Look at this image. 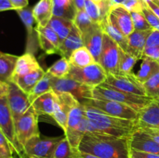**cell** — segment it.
Wrapping results in <instances>:
<instances>
[{"instance_id": "cell-23", "label": "cell", "mask_w": 159, "mask_h": 158, "mask_svg": "<svg viewBox=\"0 0 159 158\" xmlns=\"http://www.w3.org/2000/svg\"><path fill=\"white\" fill-rule=\"evenodd\" d=\"M40 68L41 67L39 64L34 54L30 52H26L23 55L19 57L12 77L24 76Z\"/></svg>"}, {"instance_id": "cell-18", "label": "cell", "mask_w": 159, "mask_h": 158, "mask_svg": "<svg viewBox=\"0 0 159 158\" xmlns=\"http://www.w3.org/2000/svg\"><path fill=\"white\" fill-rule=\"evenodd\" d=\"M130 150L159 155V144L141 129L135 130L129 138Z\"/></svg>"}, {"instance_id": "cell-8", "label": "cell", "mask_w": 159, "mask_h": 158, "mask_svg": "<svg viewBox=\"0 0 159 158\" xmlns=\"http://www.w3.org/2000/svg\"><path fill=\"white\" fill-rule=\"evenodd\" d=\"M84 105H88L105 112L110 116L115 117L122 118V119L137 120L138 117V112L134 109L131 107L124 104L102 99H89Z\"/></svg>"}, {"instance_id": "cell-32", "label": "cell", "mask_w": 159, "mask_h": 158, "mask_svg": "<svg viewBox=\"0 0 159 158\" xmlns=\"http://www.w3.org/2000/svg\"><path fill=\"white\" fill-rule=\"evenodd\" d=\"M52 77L53 75H51L50 73L47 72L45 73V74L43 75V77H42L40 80V81L35 85L34 88L32 89V91L28 94V98H29L30 102H32L35 100L36 99L39 97V96L42 95L44 93L48 92V91L52 90L51 88V84H52Z\"/></svg>"}, {"instance_id": "cell-21", "label": "cell", "mask_w": 159, "mask_h": 158, "mask_svg": "<svg viewBox=\"0 0 159 158\" xmlns=\"http://www.w3.org/2000/svg\"><path fill=\"white\" fill-rule=\"evenodd\" d=\"M58 96L53 90L39 96L32 102V106L38 116L47 115L52 117L54 114V105L57 101Z\"/></svg>"}, {"instance_id": "cell-44", "label": "cell", "mask_w": 159, "mask_h": 158, "mask_svg": "<svg viewBox=\"0 0 159 158\" xmlns=\"http://www.w3.org/2000/svg\"><path fill=\"white\" fill-rule=\"evenodd\" d=\"M153 46H159V31L155 29H152L151 31L145 44V48Z\"/></svg>"}, {"instance_id": "cell-24", "label": "cell", "mask_w": 159, "mask_h": 158, "mask_svg": "<svg viewBox=\"0 0 159 158\" xmlns=\"http://www.w3.org/2000/svg\"><path fill=\"white\" fill-rule=\"evenodd\" d=\"M33 13L37 26H48L53 16L52 0H40L33 8Z\"/></svg>"}, {"instance_id": "cell-49", "label": "cell", "mask_w": 159, "mask_h": 158, "mask_svg": "<svg viewBox=\"0 0 159 158\" xmlns=\"http://www.w3.org/2000/svg\"><path fill=\"white\" fill-rule=\"evenodd\" d=\"M148 6L151 9V10L159 18V5L157 4L153 0H144Z\"/></svg>"}, {"instance_id": "cell-47", "label": "cell", "mask_w": 159, "mask_h": 158, "mask_svg": "<svg viewBox=\"0 0 159 158\" xmlns=\"http://www.w3.org/2000/svg\"><path fill=\"white\" fill-rule=\"evenodd\" d=\"M159 144V129H141Z\"/></svg>"}, {"instance_id": "cell-36", "label": "cell", "mask_w": 159, "mask_h": 158, "mask_svg": "<svg viewBox=\"0 0 159 158\" xmlns=\"http://www.w3.org/2000/svg\"><path fill=\"white\" fill-rule=\"evenodd\" d=\"M138 59L120 49V74H129L132 72L134 66Z\"/></svg>"}, {"instance_id": "cell-19", "label": "cell", "mask_w": 159, "mask_h": 158, "mask_svg": "<svg viewBox=\"0 0 159 158\" xmlns=\"http://www.w3.org/2000/svg\"><path fill=\"white\" fill-rule=\"evenodd\" d=\"M152 30V29L144 31L134 30L131 34H130L127 37L128 45L127 53L135 57L138 60H142L146 41Z\"/></svg>"}, {"instance_id": "cell-30", "label": "cell", "mask_w": 159, "mask_h": 158, "mask_svg": "<svg viewBox=\"0 0 159 158\" xmlns=\"http://www.w3.org/2000/svg\"><path fill=\"white\" fill-rule=\"evenodd\" d=\"M69 63L78 68H85L92 64L96 63L94 57L85 46L75 50L70 56Z\"/></svg>"}, {"instance_id": "cell-14", "label": "cell", "mask_w": 159, "mask_h": 158, "mask_svg": "<svg viewBox=\"0 0 159 158\" xmlns=\"http://www.w3.org/2000/svg\"><path fill=\"white\" fill-rule=\"evenodd\" d=\"M58 99L54 105V114L52 118L54 119L56 123L63 130L67 131L68 126V118L69 112L75 105L79 103V101L72 95L67 92L58 93Z\"/></svg>"}, {"instance_id": "cell-35", "label": "cell", "mask_w": 159, "mask_h": 158, "mask_svg": "<svg viewBox=\"0 0 159 158\" xmlns=\"http://www.w3.org/2000/svg\"><path fill=\"white\" fill-rule=\"evenodd\" d=\"M79 150H75L65 137L59 142L54 152L52 158H75Z\"/></svg>"}, {"instance_id": "cell-22", "label": "cell", "mask_w": 159, "mask_h": 158, "mask_svg": "<svg viewBox=\"0 0 159 158\" xmlns=\"http://www.w3.org/2000/svg\"><path fill=\"white\" fill-rule=\"evenodd\" d=\"M16 11L26 28V32H27L26 52H30L34 54V43H35L34 42V33H36L35 29H34V24L36 21L34 13H33V8L27 6L23 9H16Z\"/></svg>"}, {"instance_id": "cell-50", "label": "cell", "mask_w": 159, "mask_h": 158, "mask_svg": "<svg viewBox=\"0 0 159 158\" xmlns=\"http://www.w3.org/2000/svg\"><path fill=\"white\" fill-rule=\"evenodd\" d=\"M7 10H16V9L9 0H0V12Z\"/></svg>"}, {"instance_id": "cell-4", "label": "cell", "mask_w": 159, "mask_h": 158, "mask_svg": "<svg viewBox=\"0 0 159 158\" xmlns=\"http://www.w3.org/2000/svg\"><path fill=\"white\" fill-rule=\"evenodd\" d=\"M65 136L47 137L40 135L33 136L23 147V153L28 157L52 158L54 152Z\"/></svg>"}, {"instance_id": "cell-10", "label": "cell", "mask_w": 159, "mask_h": 158, "mask_svg": "<svg viewBox=\"0 0 159 158\" xmlns=\"http://www.w3.org/2000/svg\"><path fill=\"white\" fill-rule=\"evenodd\" d=\"M38 115L31 105L30 108L15 122L17 140L22 147L33 136L40 135L38 129Z\"/></svg>"}, {"instance_id": "cell-55", "label": "cell", "mask_w": 159, "mask_h": 158, "mask_svg": "<svg viewBox=\"0 0 159 158\" xmlns=\"http://www.w3.org/2000/svg\"><path fill=\"white\" fill-rule=\"evenodd\" d=\"M92 1H93L94 2L97 3V4H99V5H100L101 2H102V0H92Z\"/></svg>"}, {"instance_id": "cell-6", "label": "cell", "mask_w": 159, "mask_h": 158, "mask_svg": "<svg viewBox=\"0 0 159 158\" xmlns=\"http://www.w3.org/2000/svg\"><path fill=\"white\" fill-rule=\"evenodd\" d=\"M107 74L99 63H94L85 68H78L71 65L70 71L66 77L71 78L78 82L96 87L104 83Z\"/></svg>"}, {"instance_id": "cell-5", "label": "cell", "mask_w": 159, "mask_h": 158, "mask_svg": "<svg viewBox=\"0 0 159 158\" xmlns=\"http://www.w3.org/2000/svg\"><path fill=\"white\" fill-rule=\"evenodd\" d=\"M51 88L57 94L67 92L72 94L80 103L83 105L86 101L93 98L94 87L84 85L68 77L57 78L53 76Z\"/></svg>"}, {"instance_id": "cell-61", "label": "cell", "mask_w": 159, "mask_h": 158, "mask_svg": "<svg viewBox=\"0 0 159 158\" xmlns=\"http://www.w3.org/2000/svg\"><path fill=\"white\" fill-rule=\"evenodd\" d=\"M153 1H154V0H153Z\"/></svg>"}, {"instance_id": "cell-42", "label": "cell", "mask_w": 159, "mask_h": 158, "mask_svg": "<svg viewBox=\"0 0 159 158\" xmlns=\"http://www.w3.org/2000/svg\"><path fill=\"white\" fill-rule=\"evenodd\" d=\"M141 12L144 14V17L148 22L149 25L152 26V29L159 31V18L151 10L150 8L146 5L145 2H144V6L143 7Z\"/></svg>"}, {"instance_id": "cell-31", "label": "cell", "mask_w": 159, "mask_h": 158, "mask_svg": "<svg viewBox=\"0 0 159 158\" xmlns=\"http://www.w3.org/2000/svg\"><path fill=\"white\" fill-rule=\"evenodd\" d=\"M159 72V62L148 57H142V64L136 74L138 80L143 84Z\"/></svg>"}, {"instance_id": "cell-16", "label": "cell", "mask_w": 159, "mask_h": 158, "mask_svg": "<svg viewBox=\"0 0 159 158\" xmlns=\"http://www.w3.org/2000/svg\"><path fill=\"white\" fill-rule=\"evenodd\" d=\"M39 46L47 54H59L60 40L58 36L49 26L35 27Z\"/></svg>"}, {"instance_id": "cell-2", "label": "cell", "mask_w": 159, "mask_h": 158, "mask_svg": "<svg viewBox=\"0 0 159 158\" xmlns=\"http://www.w3.org/2000/svg\"><path fill=\"white\" fill-rule=\"evenodd\" d=\"M85 116L89 119L87 131L106 133L118 137L130 138L138 129L136 120L110 116L90 105H85Z\"/></svg>"}, {"instance_id": "cell-15", "label": "cell", "mask_w": 159, "mask_h": 158, "mask_svg": "<svg viewBox=\"0 0 159 158\" xmlns=\"http://www.w3.org/2000/svg\"><path fill=\"white\" fill-rule=\"evenodd\" d=\"M103 35L104 31L99 23H94L88 30L82 33L84 46L90 51L96 63H99Z\"/></svg>"}, {"instance_id": "cell-52", "label": "cell", "mask_w": 159, "mask_h": 158, "mask_svg": "<svg viewBox=\"0 0 159 158\" xmlns=\"http://www.w3.org/2000/svg\"><path fill=\"white\" fill-rule=\"evenodd\" d=\"M74 5L77 10H84L85 9V0H73Z\"/></svg>"}, {"instance_id": "cell-60", "label": "cell", "mask_w": 159, "mask_h": 158, "mask_svg": "<svg viewBox=\"0 0 159 158\" xmlns=\"http://www.w3.org/2000/svg\"><path fill=\"white\" fill-rule=\"evenodd\" d=\"M158 62H159V60H158Z\"/></svg>"}, {"instance_id": "cell-33", "label": "cell", "mask_w": 159, "mask_h": 158, "mask_svg": "<svg viewBox=\"0 0 159 158\" xmlns=\"http://www.w3.org/2000/svg\"><path fill=\"white\" fill-rule=\"evenodd\" d=\"M85 116V105L82 103H78L75 105L69 112L68 118V126L65 134L71 133L76 129L79 125L81 121Z\"/></svg>"}, {"instance_id": "cell-39", "label": "cell", "mask_w": 159, "mask_h": 158, "mask_svg": "<svg viewBox=\"0 0 159 158\" xmlns=\"http://www.w3.org/2000/svg\"><path fill=\"white\" fill-rule=\"evenodd\" d=\"M146 94L153 99H159V72L144 83Z\"/></svg>"}, {"instance_id": "cell-38", "label": "cell", "mask_w": 159, "mask_h": 158, "mask_svg": "<svg viewBox=\"0 0 159 158\" xmlns=\"http://www.w3.org/2000/svg\"><path fill=\"white\" fill-rule=\"evenodd\" d=\"M85 11L90 17V19L96 23L100 24L105 17L102 14V9L99 5L92 0H85Z\"/></svg>"}, {"instance_id": "cell-25", "label": "cell", "mask_w": 159, "mask_h": 158, "mask_svg": "<svg viewBox=\"0 0 159 158\" xmlns=\"http://www.w3.org/2000/svg\"><path fill=\"white\" fill-rule=\"evenodd\" d=\"M18 58V56L0 51V81L4 83L12 81Z\"/></svg>"}, {"instance_id": "cell-54", "label": "cell", "mask_w": 159, "mask_h": 158, "mask_svg": "<svg viewBox=\"0 0 159 158\" xmlns=\"http://www.w3.org/2000/svg\"><path fill=\"white\" fill-rule=\"evenodd\" d=\"M126 0H112V5H122Z\"/></svg>"}, {"instance_id": "cell-41", "label": "cell", "mask_w": 159, "mask_h": 158, "mask_svg": "<svg viewBox=\"0 0 159 158\" xmlns=\"http://www.w3.org/2000/svg\"><path fill=\"white\" fill-rule=\"evenodd\" d=\"M14 156H17L13 147L0 129V157H9Z\"/></svg>"}, {"instance_id": "cell-20", "label": "cell", "mask_w": 159, "mask_h": 158, "mask_svg": "<svg viewBox=\"0 0 159 158\" xmlns=\"http://www.w3.org/2000/svg\"><path fill=\"white\" fill-rule=\"evenodd\" d=\"M84 46L82 33L74 24L71 32L68 37L61 43L59 47V54L61 57H65L68 60L71 54L75 50Z\"/></svg>"}, {"instance_id": "cell-12", "label": "cell", "mask_w": 159, "mask_h": 158, "mask_svg": "<svg viewBox=\"0 0 159 158\" xmlns=\"http://www.w3.org/2000/svg\"><path fill=\"white\" fill-rule=\"evenodd\" d=\"M8 102L14 122H16L30 108L32 104L30 102L28 94L25 93L13 81H10L8 83Z\"/></svg>"}, {"instance_id": "cell-9", "label": "cell", "mask_w": 159, "mask_h": 158, "mask_svg": "<svg viewBox=\"0 0 159 158\" xmlns=\"http://www.w3.org/2000/svg\"><path fill=\"white\" fill-rule=\"evenodd\" d=\"M0 129L13 147L17 156L24 154L23 149L17 140L15 130V122L8 102L7 95L0 97Z\"/></svg>"}, {"instance_id": "cell-48", "label": "cell", "mask_w": 159, "mask_h": 158, "mask_svg": "<svg viewBox=\"0 0 159 158\" xmlns=\"http://www.w3.org/2000/svg\"><path fill=\"white\" fill-rule=\"evenodd\" d=\"M11 4L13 6L16 10L19 9H23V8L27 7L29 0H9Z\"/></svg>"}, {"instance_id": "cell-58", "label": "cell", "mask_w": 159, "mask_h": 158, "mask_svg": "<svg viewBox=\"0 0 159 158\" xmlns=\"http://www.w3.org/2000/svg\"><path fill=\"white\" fill-rule=\"evenodd\" d=\"M154 2H156L157 4L159 5V0H154Z\"/></svg>"}, {"instance_id": "cell-26", "label": "cell", "mask_w": 159, "mask_h": 158, "mask_svg": "<svg viewBox=\"0 0 159 158\" xmlns=\"http://www.w3.org/2000/svg\"><path fill=\"white\" fill-rule=\"evenodd\" d=\"M46 71H43L42 68L26 74L21 77H15L12 78V81L16 84L25 93L29 94L35 85L40 81V79L43 77Z\"/></svg>"}, {"instance_id": "cell-29", "label": "cell", "mask_w": 159, "mask_h": 158, "mask_svg": "<svg viewBox=\"0 0 159 158\" xmlns=\"http://www.w3.org/2000/svg\"><path fill=\"white\" fill-rule=\"evenodd\" d=\"M48 26L52 28L54 32L57 34L60 43H61L71 32L74 26V23L71 20L53 15Z\"/></svg>"}, {"instance_id": "cell-17", "label": "cell", "mask_w": 159, "mask_h": 158, "mask_svg": "<svg viewBox=\"0 0 159 158\" xmlns=\"http://www.w3.org/2000/svg\"><path fill=\"white\" fill-rule=\"evenodd\" d=\"M138 129H159V99H153L138 112Z\"/></svg>"}, {"instance_id": "cell-53", "label": "cell", "mask_w": 159, "mask_h": 158, "mask_svg": "<svg viewBox=\"0 0 159 158\" xmlns=\"http://www.w3.org/2000/svg\"><path fill=\"white\" fill-rule=\"evenodd\" d=\"M75 158H100V157L95 156V155L90 154V153L79 151L77 153V155H76Z\"/></svg>"}, {"instance_id": "cell-59", "label": "cell", "mask_w": 159, "mask_h": 158, "mask_svg": "<svg viewBox=\"0 0 159 158\" xmlns=\"http://www.w3.org/2000/svg\"><path fill=\"white\" fill-rule=\"evenodd\" d=\"M29 158H38V157H29Z\"/></svg>"}, {"instance_id": "cell-13", "label": "cell", "mask_w": 159, "mask_h": 158, "mask_svg": "<svg viewBox=\"0 0 159 158\" xmlns=\"http://www.w3.org/2000/svg\"><path fill=\"white\" fill-rule=\"evenodd\" d=\"M107 17L127 37L134 31L130 12L122 5H111L107 13Z\"/></svg>"}, {"instance_id": "cell-3", "label": "cell", "mask_w": 159, "mask_h": 158, "mask_svg": "<svg viewBox=\"0 0 159 158\" xmlns=\"http://www.w3.org/2000/svg\"><path fill=\"white\" fill-rule=\"evenodd\" d=\"M93 98L115 101L131 107L138 112L153 100V99L148 96L137 95L124 92L110 86L105 82L94 87Z\"/></svg>"}, {"instance_id": "cell-34", "label": "cell", "mask_w": 159, "mask_h": 158, "mask_svg": "<svg viewBox=\"0 0 159 158\" xmlns=\"http://www.w3.org/2000/svg\"><path fill=\"white\" fill-rule=\"evenodd\" d=\"M71 68V64L69 60L65 57H61L57 61H56L52 66L50 67L47 72L57 78H64L68 76Z\"/></svg>"}, {"instance_id": "cell-56", "label": "cell", "mask_w": 159, "mask_h": 158, "mask_svg": "<svg viewBox=\"0 0 159 158\" xmlns=\"http://www.w3.org/2000/svg\"><path fill=\"white\" fill-rule=\"evenodd\" d=\"M19 158H29V157H28L27 156H26V155H25V154H23V156H19Z\"/></svg>"}, {"instance_id": "cell-51", "label": "cell", "mask_w": 159, "mask_h": 158, "mask_svg": "<svg viewBox=\"0 0 159 158\" xmlns=\"http://www.w3.org/2000/svg\"><path fill=\"white\" fill-rule=\"evenodd\" d=\"M8 91H9L8 83H4V82L0 81V97L7 95Z\"/></svg>"}, {"instance_id": "cell-28", "label": "cell", "mask_w": 159, "mask_h": 158, "mask_svg": "<svg viewBox=\"0 0 159 158\" xmlns=\"http://www.w3.org/2000/svg\"><path fill=\"white\" fill-rule=\"evenodd\" d=\"M53 15L74 20L76 9L73 0H52Z\"/></svg>"}, {"instance_id": "cell-45", "label": "cell", "mask_w": 159, "mask_h": 158, "mask_svg": "<svg viewBox=\"0 0 159 158\" xmlns=\"http://www.w3.org/2000/svg\"><path fill=\"white\" fill-rule=\"evenodd\" d=\"M143 57H148L153 60H159V46H153V47L144 48Z\"/></svg>"}, {"instance_id": "cell-40", "label": "cell", "mask_w": 159, "mask_h": 158, "mask_svg": "<svg viewBox=\"0 0 159 158\" xmlns=\"http://www.w3.org/2000/svg\"><path fill=\"white\" fill-rule=\"evenodd\" d=\"M133 20L134 27V30L137 31H144L152 29V26L149 25L148 22L147 21L144 17V14L141 12H130Z\"/></svg>"}, {"instance_id": "cell-43", "label": "cell", "mask_w": 159, "mask_h": 158, "mask_svg": "<svg viewBox=\"0 0 159 158\" xmlns=\"http://www.w3.org/2000/svg\"><path fill=\"white\" fill-rule=\"evenodd\" d=\"M128 11L131 12H141L144 6V0H126L122 4Z\"/></svg>"}, {"instance_id": "cell-11", "label": "cell", "mask_w": 159, "mask_h": 158, "mask_svg": "<svg viewBox=\"0 0 159 158\" xmlns=\"http://www.w3.org/2000/svg\"><path fill=\"white\" fill-rule=\"evenodd\" d=\"M105 83L124 92L147 96L144 84L138 80L136 74L133 72L129 74H107Z\"/></svg>"}, {"instance_id": "cell-46", "label": "cell", "mask_w": 159, "mask_h": 158, "mask_svg": "<svg viewBox=\"0 0 159 158\" xmlns=\"http://www.w3.org/2000/svg\"><path fill=\"white\" fill-rule=\"evenodd\" d=\"M130 158H159V155L130 150Z\"/></svg>"}, {"instance_id": "cell-27", "label": "cell", "mask_w": 159, "mask_h": 158, "mask_svg": "<svg viewBox=\"0 0 159 158\" xmlns=\"http://www.w3.org/2000/svg\"><path fill=\"white\" fill-rule=\"evenodd\" d=\"M101 26H102V29H103L104 33L110 36L115 42L118 44L121 50L127 52V45H128V39L126 36H124L111 22L109 20L108 17H107V14L102 21L100 23Z\"/></svg>"}, {"instance_id": "cell-57", "label": "cell", "mask_w": 159, "mask_h": 158, "mask_svg": "<svg viewBox=\"0 0 159 158\" xmlns=\"http://www.w3.org/2000/svg\"><path fill=\"white\" fill-rule=\"evenodd\" d=\"M0 158H19V156H9V157H0Z\"/></svg>"}, {"instance_id": "cell-1", "label": "cell", "mask_w": 159, "mask_h": 158, "mask_svg": "<svg viewBox=\"0 0 159 158\" xmlns=\"http://www.w3.org/2000/svg\"><path fill=\"white\" fill-rule=\"evenodd\" d=\"M79 150L100 158H130L129 138L98 132L87 131L81 141Z\"/></svg>"}, {"instance_id": "cell-7", "label": "cell", "mask_w": 159, "mask_h": 158, "mask_svg": "<svg viewBox=\"0 0 159 158\" xmlns=\"http://www.w3.org/2000/svg\"><path fill=\"white\" fill-rule=\"evenodd\" d=\"M120 50L117 43L104 33L99 64L107 74H120Z\"/></svg>"}, {"instance_id": "cell-37", "label": "cell", "mask_w": 159, "mask_h": 158, "mask_svg": "<svg viewBox=\"0 0 159 158\" xmlns=\"http://www.w3.org/2000/svg\"><path fill=\"white\" fill-rule=\"evenodd\" d=\"M73 23L77 26V28L81 31L82 33H84L94 23H96L90 19L85 9L84 10H77Z\"/></svg>"}]
</instances>
